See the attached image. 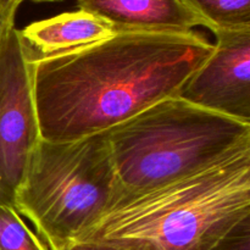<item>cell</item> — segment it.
Here are the masks:
<instances>
[{"instance_id":"1","label":"cell","mask_w":250,"mask_h":250,"mask_svg":"<svg viewBox=\"0 0 250 250\" xmlns=\"http://www.w3.org/2000/svg\"><path fill=\"white\" fill-rule=\"evenodd\" d=\"M199 32H120L89 46L33 61L41 138L78 141L176 97L211 54Z\"/></svg>"},{"instance_id":"2","label":"cell","mask_w":250,"mask_h":250,"mask_svg":"<svg viewBox=\"0 0 250 250\" xmlns=\"http://www.w3.org/2000/svg\"><path fill=\"white\" fill-rule=\"evenodd\" d=\"M248 217L250 151H246L192 177L122 200L80 241L127 250H212Z\"/></svg>"},{"instance_id":"3","label":"cell","mask_w":250,"mask_h":250,"mask_svg":"<svg viewBox=\"0 0 250 250\" xmlns=\"http://www.w3.org/2000/svg\"><path fill=\"white\" fill-rule=\"evenodd\" d=\"M106 134L121 189L120 202L250 151V124L195 106L180 97L151 105L107 129Z\"/></svg>"},{"instance_id":"4","label":"cell","mask_w":250,"mask_h":250,"mask_svg":"<svg viewBox=\"0 0 250 250\" xmlns=\"http://www.w3.org/2000/svg\"><path fill=\"white\" fill-rule=\"evenodd\" d=\"M121 200L106 132L67 143L39 139L16 193L15 210L49 250L83 238Z\"/></svg>"},{"instance_id":"5","label":"cell","mask_w":250,"mask_h":250,"mask_svg":"<svg viewBox=\"0 0 250 250\" xmlns=\"http://www.w3.org/2000/svg\"><path fill=\"white\" fill-rule=\"evenodd\" d=\"M41 139L33 94V60L16 27L0 49V205L16 193Z\"/></svg>"},{"instance_id":"6","label":"cell","mask_w":250,"mask_h":250,"mask_svg":"<svg viewBox=\"0 0 250 250\" xmlns=\"http://www.w3.org/2000/svg\"><path fill=\"white\" fill-rule=\"evenodd\" d=\"M211 54L176 97L250 124V28L214 32Z\"/></svg>"},{"instance_id":"7","label":"cell","mask_w":250,"mask_h":250,"mask_svg":"<svg viewBox=\"0 0 250 250\" xmlns=\"http://www.w3.org/2000/svg\"><path fill=\"white\" fill-rule=\"evenodd\" d=\"M77 7L104 20L115 33H183L207 27L186 0H77Z\"/></svg>"},{"instance_id":"8","label":"cell","mask_w":250,"mask_h":250,"mask_svg":"<svg viewBox=\"0 0 250 250\" xmlns=\"http://www.w3.org/2000/svg\"><path fill=\"white\" fill-rule=\"evenodd\" d=\"M20 33L36 61L80 50L110 38L115 31L104 20L77 10L33 22Z\"/></svg>"},{"instance_id":"9","label":"cell","mask_w":250,"mask_h":250,"mask_svg":"<svg viewBox=\"0 0 250 250\" xmlns=\"http://www.w3.org/2000/svg\"><path fill=\"white\" fill-rule=\"evenodd\" d=\"M211 32L250 28V0H186Z\"/></svg>"},{"instance_id":"10","label":"cell","mask_w":250,"mask_h":250,"mask_svg":"<svg viewBox=\"0 0 250 250\" xmlns=\"http://www.w3.org/2000/svg\"><path fill=\"white\" fill-rule=\"evenodd\" d=\"M0 250H49L14 208L0 205Z\"/></svg>"},{"instance_id":"11","label":"cell","mask_w":250,"mask_h":250,"mask_svg":"<svg viewBox=\"0 0 250 250\" xmlns=\"http://www.w3.org/2000/svg\"><path fill=\"white\" fill-rule=\"evenodd\" d=\"M212 250H250V217L239 222Z\"/></svg>"},{"instance_id":"12","label":"cell","mask_w":250,"mask_h":250,"mask_svg":"<svg viewBox=\"0 0 250 250\" xmlns=\"http://www.w3.org/2000/svg\"><path fill=\"white\" fill-rule=\"evenodd\" d=\"M24 0H0V49L7 34L15 28V20L19 7Z\"/></svg>"},{"instance_id":"13","label":"cell","mask_w":250,"mask_h":250,"mask_svg":"<svg viewBox=\"0 0 250 250\" xmlns=\"http://www.w3.org/2000/svg\"><path fill=\"white\" fill-rule=\"evenodd\" d=\"M60 250H127L120 247L111 246V244L100 243V242H90V241H78L68 244L65 248Z\"/></svg>"},{"instance_id":"14","label":"cell","mask_w":250,"mask_h":250,"mask_svg":"<svg viewBox=\"0 0 250 250\" xmlns=\"http://www.w3.org/2000/svg\"><path fill=\"white\" fill-rule=\"evenodd\" d=\"M32 1H36V2H56V1H61V0H32Z\"/></svg>"}]
</instances>
